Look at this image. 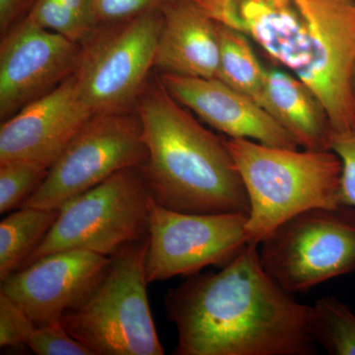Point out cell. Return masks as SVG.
<instances>
[{"instance_id":"21","label":"cell","mask_w":355,"mask_h":355,"mask_svg":"<svg viewBox=\"0 0 355 355\" xmlns=\"http://www.w3.org/2000/svg\"><path fill=\"white\" fill-rule=\"evenodd\" d=\"M50 168L31 161L0 163V212L20 209L35 193Z\"/></svg>"},{"instance_id":"23","label":"cell","mask_w":355,"mask_h":355,"mask_svg":"<svg viewBox=\"0 0 355 355\" xmlns=\"http://www.w3.org/2000/svg\"><path fill=\"white\" fill-rule=\"evenodd\" d=\"M163 0H92L98 29L119 25L160 6Z\"/></svg>"},{"instance_id":"20","label":"cell","mask_w":355,"mask_h":355,"mask_svg":"<svg viewBox=\"0 0 355 355\" xmlns=\"http://www.w3.org/2000/svg\"><path fill=\"white\" fill-rule=\"evenodd\" d=\"M310 331L331 355H355V315L338 298H320L311 306Z\"/></svg>"},{"instance_id":"18","label":"cell","mask_w":355,"mask_h":355,"mask_svg":"<svg viewBox=\"0 0 355 355\" xmlns=\"http://www.w3.org/2000/svg\"><path fill=\"white\" fill-rule=\"evenodd\" d=\"M220 58L216 78L263 107L268 70L259 62L244 33L218 24Z\"/></svg>"},{"instance_id":"9","label":"cell","mask_w":355,"mask_h":355,"mask_svg":"<svg viewBox=\"0 0 355 355\" xmlns=\"http://www.w3.org/2000/svg\"><path fill=\"white\" fill-rule=\"evenodd\" d=\"M146 159L141 121L135 112L94 114L21 207L60 209L116 173L141 167Z\"/></svg>"},{"instance_id":"15","label":"cell","mask_w":355,"mask_h":355,"mask_svg":"<svg viewBox=\"0 0 355 355\" xmlns=\"http://www.w3.org/2000/svg\"><path fill=\"white\" fill-rule=\"evenodd\" d=\"M155 67L162 73L214 78L220 58L218 23L193 0H163Z\"/></svg>"},{"instance_id":"25","label":"cell","mask_w":355,"mask_h":355,"mask_svg":"<svg viewBox=\"0 0 355 355\" xmlns=\"http://www.w3.org/2000/svg\"><path fill=\"white\" fill-rule=\"evenodd\" d=\"M330 149L338 154L342 160V203L355 207V128L343 132H334Z\"/></svg>"},{"instance_id":"7","label":"cell","mask_w":355,"mask_h":355,"mask_svg":"<svg viewBox=\"0 0 355 355\" xmlns=\"http://www.w3.org/2000/svg\"><path fill=\"white\" fill-rule=\"evenodd\" d=\"M261 265L282 288L304 293L355 272V207H316L277 226L259 245Z\"/></svg>"},{"instance_id":"8","label":"cell","mask_w":355,"mask_h":355,"mask_svg":"<svg viewBox=\"0 0 355 355\" xmlns=\"http://www.w3.org/2000/svg\"><path fill=\"white\" fill-rule=\"evenodd\" d=\"M161 27L159 6L128 22L99 28L84 44L73 76L93 114L135 112L155 67Z\"/></svg>"},{"instance_id":"22","label":"cell","mask_w":355,"mask_h":355,"mask_svg":"<svg viewBox=\"0 0 355 355\" xmlns=\"http://www.w3.org/2000/svg\"><path fill=\"white\" fill-rule=\"evenodd\" d=\"M25 345L38 355H93L60 321L36 326Z\"/></svg>"},{"instance_id":"16","label":"cell","mask_w":355,"mask_h":355,"mask_svg":"<svg viewBox=\"0 0 355 355\" xmlns=\"http://www.w3.org/2000/svg\"><path fill=\"white\" fill-rule=\"evenodd\" d=\"M263 108L309 150H331L333 128L326 109L303 81L279 69H268Z\"/></svg>"},{"instance_id":"10","label":"cell","mask_w":355,"mask_h":355,"mask_svg":"<svg viewBox=\"0 0 355 355\" xmlns=\"http://www.w3.org/2000/svg\"><path fill=\"white\" fill-rule=\"evenodd\" d=\"M247 214L175 211L151 198L146 272L148 284L225 266L249 243Z\"/></svg>"},{"instance_id":"11","label":"cell","mask_w":355,"mask_h":355,"mask_svg":"<svg viewBox=\"0 0 355 355\" xmlns=\"http://www.w3.org/2000/svg\"><path fill=\"white\" fill-rule=\"evenodd\" d=\"M83 46L26 17L2 36L0 119L48 94L76 72Z\"/></svg>"},{"instance_id":"13","label":"cell","mask_w":355,"mask_h":355,"mask_svg":"<svg viewBox=\"0 0 355 355\" xmlns=\"http://www.w3.org/2000/svg\"><path fill=\"white\" fill-rule=\"evenodd\" d=\"M93 116L72 74L50 93L2 121L0 163L24 160L50 168Z\"/></svg>"},{"instance_id":"19","label":"cell","mask_w":355,"mask_h":355,"mask_svg":"<svg viewBox=\"0 0 355 355\" xmlns=\"http://www.w3.org/2000/svg\"><path fill=\"white\" fill-rule=\"evenodd\" d=\"M27 17L83 46L98 30L92 0H35Z\"/></svg>"},{"instance_id":"14","label":"cell","mask_w":355,"mask_h":355,"mask_svg":"<svg viewBox=\"0 0 355 355\" xmlns=\"http://www.w3.org/2000/svg\"><path fill=\"white\" fill-rule=\"evenodd\" d=\"M163 85L184 108L228 139L253 140L265 146L298 149L293 137L247 95L220 79L161 73Z\"/></svg>"},{"instance_id":"4","label":"cell","mask_w":355,"mask_h":355,"mask_svg":"<svg viewBox=\"0 0 355 355\" xmlns=\"http://www.w3.org/2000/svg\"><path fill=\"white\" fill-rule=\"evenodd\" d=\"M226 142L249 198V243L260 245L277 226L305 210L343 205L342 160L333 150L299 151L245 139Z\"/></svg>"},{"instance_id":"5","label":"cell","mask_w":355,"mask_h":355,"mask_svg":"<svg viewBox=\"0 0 355 355\" xmlns=\"http://www.w3.org/2000/svg\"><path fill=\"white\" fill-rule=\"evenodd\" d=\"M148 238L112 257L101 282L60 322L93 355H163L148 296Z\"/></svg>"},{"instance_id":"6","label":"cell","mask_w":355,"mask_h":355,"mask_svg":"<svg viewBox=\"0 0 355 355\" xmlns=\"http://www.w3.org/2000/svg\"><path fill=\"white\" fill-rule=\"evenodd\" d=\"M151 198L139 167L116 173L60 207L50 232L23 266L69 250L113 257L146 240Z\"/></svg>"},{"instance_id":"27","label":"cell","mask_w":355,"mask_h":355,"mask_svg":"<svg viewBox=\"0 0 355 355\" xmlns=\"http://www.w3.org/2000/svg\"><path fill=\"white\" fill-rule=\"evenodd\" d=\"M350 85H352V95H354V101H355V60L354 67H352V78H350Z\"/></svg>"},{"instance_id":"24","label":"cell","mask_w":355,"mask_h":355,"mask_svg":"<svg viewBox=\"0 0 355 355\" xmlns=\"http://www.w3.org/2000/svg\"><path fill=\"white\" fill-rule=\"evenodd\" d=\"M37 324L24 310L4 294L0 293V345L1 347L25 345Z\"/></svg>"},{"instance_id":"2","label":"cell","mask_w":355,"mask_h":355,"mask_svg":"<svg viewBox=\"0 0 355 355\" xmlns=\"http://www.w3.org/2000/svg\"><path fill=\"white\" fill-rule=\"evenodd\" d=\"M147 149L140 168L154 202L187 214H249L250 202L225 139L207 130L160 77L135 106Z\"/></svg>"},{"instance_id":"12","label":"cell","mask_w":355,"mask_h":355,"mask_svg":"<svg viewBox=\"0 0 355 355\" xmlns=\"http://www.w3.org/2000/svg\"><path fill=\"white\" fill-rule=\"evenodd\" d=\"M112 257L69 250L44 256L1 282L0 293L27 313L37 326L60 321L92 293Z\"/></svg>"},{"instance_id":"26","label":"cell","mask_w":355,"mask_h":355,"mask_svg":"<svg viewBox=\"0 0 355 355\" xmlns=\"http://www.w3.org/2000/svg\"><path fill=\"white\" fill-rule=\"evenodd\" d=\"M35 0H0V32L1 37L27 17Z\"/></svg>"},{"instance_id":"3","label":"cell","mask_w":355,"mask_h":355,"mask_svg":"<svg viewBox=\"0 0 355 355\" xmlns=\"http://www.w3.org/2000/svg\"><path fill=\"white\" fill-rule=\"evenodd\" d=\"M237 30L317 95L333 132L355 128V0H241Z\"/></svg>"},{"instance_id":"17","label":"cell","mask_w":355,"mask_h":355,"mask_svg":"<svg viewBox=\"0 0 355 355\" xmlns=\"http://www.w3.org/2000/svg\"><path fill=\"white\" fill-rule=\"evenodd\" d=\"M60 209L20 207L0 223V280L22 268L57 220Z\"/></svg>"},{"instance_id":"1","label":"cell","mask_w":355,"mask_h":355,"mask_svg":"<svg viewBox=\"0 0 355 355\" xmlns=\"http://www.w3.org/2000/svg\"><path fill=\"white\" fill-rule=\"evenodd\" d=\"M248 243L218 272L196 273L166 294L177 355H313L311 306L299 303Z\"/></svg>"}]
</instances>
